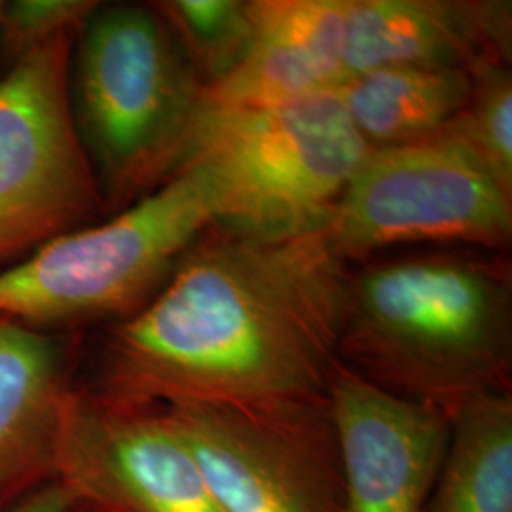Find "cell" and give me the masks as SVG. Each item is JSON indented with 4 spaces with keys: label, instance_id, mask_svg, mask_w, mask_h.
Here are the masks:
<instances>
[{
    "label": "cell",
    "instance_id": "cell-1",
    "mask_svg": "<svg viewBox=\"0 0 512 512\" xmlns=\"http://www.w3.org/2000/svg\"><path fill=\"white\" fill-rule=\"evenodd\" d=\"M349 264L325 232L211 228L164 287L110 323L86 385L109 403H268L327 393Z\"/></svg>",
    "mask_w": 512,
    "mask_h": 512
},
{
    "label": "cell",
    "instance_id": "cell-2",
    "mask_svg": "<svg viewBox=\"0 0 512 512\" xmlns=\"http://www.w3.org/2000/svg\"><path fill=\"white\" fill-rule=\"evenodd\" d=\"M336 361L448 418L512 393L511 256L414 247L351 262Z\"/></svg>",
    "mask_w": 512,
    "mask_h": 512
},
{
    "label": "cell",
    "instance_id": "cell-3",
    "mask_svg": "<svg viewBox=\"0 0 512 512\" xmlns=\"http://www.w3.org/2000/svg\"><path fill=\"white\" fill-rule=\"evenodd\" d=\"M368 150L334 93L258 109L200 103L177 171L202 177L215 228L291 239L329 226Z\"/></svg>",
    "mask_w": 512,
    "mask_h": 512
},
{
    "label": "cell",
    "instance_id": "cell-4",
    "mask_svg": "<svg viewBox=\"0 0 512 512\" xmlns=\"http://www.w3.org/2000/svg\"><path fill=\"white\" fill-rule=\"evenodd\" d=\"M202 95L152 4H99L74 40L71 99L107 215L173 177Z\"/></svg>",
    "mask_w": 512,
    "mask_h": 512
},
{
    "label": "cell",
    "instance_id": "cell-5",
    "mask_svg": "<svg viewBox=\"0 0 512 512\" xmlns=\"http://www.w3.org/2000/svg\"><path fill=\"white\" fill-rule=\"evenodd\" d=\"M213 228L202 177L179 169L139 202L0 270V317L35 329L116 323L158 293Z\"/></svg>",
    "mask_w": 512,
    "mask_h": 512
},
{
    "label": "cell",
    "instance_id": "cell-6",
    "mask_svg": "<svg viewBox=\"0 0 512 512\" xmlns=\"http://www.w3.org/2000/svg\"><path fill=\"white\" fill-rule=\"evenodd\" d=\"M323 232L348 264L414 247L509 253L512 192L442 129L414 143L370 148Z\"/></svg>",
    "mask_w": 512,
    "mask_h": 512
},
{
    "label": "cell",
    "instance_id": "cell-7",
    "mask_svg": "<svg viewBox=\"0 0 512 512\" xmlns=\"http://www.w3.org/2000/svg\"><path fill=\"white\" fill-rule=\"evenodd\" d=\"M76 37L21 57L0 78V264L107 213L74 120Z\"/></svg>",
    "mask_w": 512,
    "mask_h": 512
},
{
    "label": "cell",
    "instance_id": "cell-8",
    "mask_svg": "<svg viewBox=\"0 0 512 512\" xmlns=\"http://www.w3.org/2000/svg\"><path fill=\"white\" fill-rule=\"evenodd\" d=\"M222 512H344L329 395L162 406Z\"/></svg>",
    "mask_w": 512,
    "mask_h": 512
},
{
    "label": "cell",
    "instance_id": "cell-9",
    "mask_svg": "<svg viewBox=\"0 0 512 512\" xmlns=\"http://www.w3.org/2000/svg\"><path fill=\"white\" fill-rule=\"evenodd\" d=\"M55 480L73 512H222L162 406L109 403L74 385Z\"/></svg>",
    "mask_w": 512,
    "mask_h": 512
},
{
    "label": "cell",
    "instance_id": "cell-10",
    "mask_svg": "<svg viewBox=\"0 0 512 512\" xmlns=\"http://www.w3.org/2000/svg\"><path fill=\"white\" fill-rule=\"evenodd\" d=\"M327 395L342 448L344 512H423L450 418L387 393L338 361Z\"/></svg>",
    "mask_w": 512,
    "mask_h": 512
},
{
    "label": "cell",
    "instance_id": "cell-11",
    "mask_svg": "<svg viewBox=\"0 0 512 512\" xmlns=\"http://www.w3.org/2000/svg\"><path fill=\"white\" fill-rule=\"evenodd\" d=\"M511 54L509 0H348L344 80L382 67L511 65Z\"/></svg>",
    "mask_w": 512,
    "mask_h": 512
},
{
    "label": "cell",
    "instance_id": "cell-12",
    "mask_svg": "<svg viewBox=\"0 0 512 512\" xmlns=\"http://www.w3.org/2000/svg\"><path fill=\"white\" fill-rule=\"evenodd\" d=\"M348 0H251L253 40L202 105L258 109L330 93L344 80Z\"/></svg>",
    "mask_w": 512,
    "mask_h": 512
},
{
    "label": "cell",
    "instance_id": "cell-13",
    "mask_svg": "<svg viewBox=\"0 0 512 512\" xmlns=\"http://www.w3.org/2000/svg\"><path fill=\"white\" fill-rule=\"evenodd\" d=\"M74 385L57 338L0 317V512L54 482Z\"/></svg>",
    "mask_w": 512,
    "mask_h": 512
},
{
    "label": "cell",
    "instance_id": "cell-14",
    "mask_svg": "<svg viewBox=\"0 0 512 512\" xmlns=\"http://www.w3.org/2000/svg\"><path fill=\"white\" fill-rule=\"evenodd\" d=\"M471 90L467 69L382 67L340 82L334 90L370 148L433 137L463 109Z\"/></svg>",
    "mask_w": 512,
    "mask_h": 512
},
{
    "label": "cell",
    "instance_id": "cell-15",
    "mask_svg": "<svg viewBox=\"0 0 512 512\" xmlns=\"http://www.w3.org/2000/svg\"><path fill=\"white\" fill-rule=\"evenodd\" d=\"M423 512H512V393L461 404Z\"/></svg>",
    "mask_w": 512,
    "mask_h": 512
},
{
    "label": "cell",
    "instance_id": "cell-16",
    "mask_svg": "<svg viewBox=\"0 0 512 512\" xmlns=\"http://www.w3.org/2000/svg\"><path fill=\"white\" fill-rule=\"evenodd\" d=\"M152 6L203 90L232 73L253 40L251 0H162Z\"/></svg>",
    "mask_w": 512,
    "mask_h": 512
},
{
    "label": "cell",
    "instance_id": "cell-17",
    "mask_svg": "<svg viewBox=\"0 0 512 512\" xmlns=\"http://www.w3.org/2000/svg\"><path fill=\"white\" fill-rule=\"evenodd\" d=\"M471 90L448 131L512 192V71L499 61H480L469 69Z\"/></svg>",
    "mask_w": 512,
    "mask_h": 512
},
{
    "label": "cell",
    "instance_id": "cell-18",
    "mask_svg": "<svg viewBox=\"0 0 512 512\" xmlns=\"http://www.w3.org/2000/svg\"><path fill=\"white\" fill-rule=\"evenodd\" d=\"M101 2L0 0V54L12 63L67 35H78Z\"/></svg>",
    "mask_w": 512,
    "mask_h": 512
},
{
    "label": "cell",
    "instance_id": "cell-19",
    "mask_svg": "<svg viewBox=\"0 0 512 512\" xmlns=\"http://www.w3.org/2000/svg\"><path fill=\"white\" fill-rule=\"evenodd\" d=\"M4 512H73V503L65 488L54 480Z\"/></svg>",
    "mask_w": 512,
    "mask_h": 512
}]
</instances>
